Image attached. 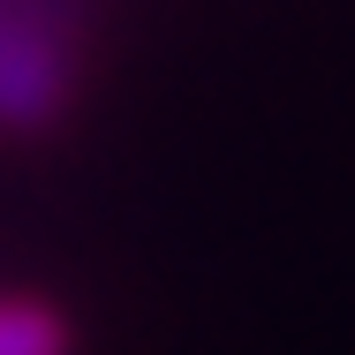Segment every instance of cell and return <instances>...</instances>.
Wrapping results in <instances>:
<instances>
[{
	"label": "cell",
	"instance_id": "2",
	"mask_svg": "<svg viewBox=\"0 0 355 355\" xmlns=\"http://www.w3.org/2000/svg\"><path fill=\"white\" fill-rule=\"evenodd\" d=\"M0 355H69V325L46 302H0Z\"/></svg>",
	"mask_w": 355,
	"mask_h": 355
},
{
	"label": "cell",
	"instance_id": "1",
	"mask_svg": "<svg viewBox=\"0 0 355 355\" xmlns=\"http://www.w3.org/2000/svg\"><path fill=\"white\" fill-rule=\"evenodd\" d=\"M76 83L69 0H0V129H46Z\"/></svg>",
	"mask_w": 355,
	"mask_h": 355
}]
</instances>
